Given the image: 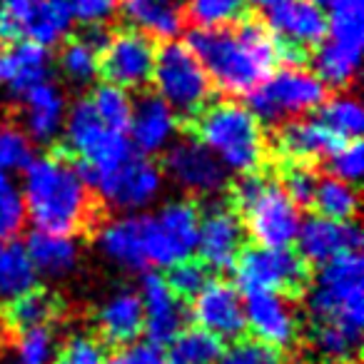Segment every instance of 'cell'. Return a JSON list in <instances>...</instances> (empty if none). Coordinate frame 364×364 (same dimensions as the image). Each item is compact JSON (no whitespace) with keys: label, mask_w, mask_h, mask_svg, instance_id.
I'll return each instance as SVG.
<instances>
[{"label":"cell","mask_w":364,"mask_h":364,"mask_svg":"<svg viewBox=\"0 0 364 364\" xmlns=\"http://www.w3.org/2000/svg\"><path fill=\"white\" fill-rule=\"evenodd\" d=\"M232 203L242 215L245 232L257 242V247L284 250L294 242L302 225L299 205L292 203L277 180L259 172L240 175L232 190Z\"/></svg>","instance_id":"5b68a950"},{"label":"cell","mask_w":364,"mask_h":364,"mask_svg":"<svg viewBox=\"0 0 364 364\" xmlns=\"http://www.w3.org/2000/svg\"><path fill=\"white\" fill-rule=\"evenodd\" d=\"M90 107L95 110V115L105 122L112 130L127 132L132 115V97L125 87H117L112 82H102L92 90L90 95Z\"/></svg>","instance_id":"d590c367"},{"label":"cell","mask_w":364,"mask_h":364,"mask_svg":"<svg viewBox=\"0 0 364 364\" xmlns=\"http://www.w3.org/2000/svg\"><path fill=\"white\" fill-rule=\"evenodd\" d=\"M95 250L115 264L117 269L127 272H142L147 269L145 237H142L140 215H115L105 220L95 232Z\"/></svg>","instance_id":"7402d4cb"},{"label":"cell","mask_w":364,"mask_h":364,"mask_svg":"<svg viewBox=\"0 0 364 364\" xmlns=\"http://www.w3.org/2000/svg\"><path fill=\"white\" fill-rule=\"evenodd\" d=\"M319 110V122L337 137L339 142L347 140H359V135L364 132V107L349 92H339L334 97H327Z\"/></svg>","instance_id":"1f68e13d"},{"label":"cell","mask_w":364,"mask_h":364,"mask_svg":"<svg viewBox=\"0 0 364 364\" xmlns=\"http://www.w3.org/2000/svg\"><path fill=\"white\" fill-rule=\"evenodd\" d=\"M250 11L247 0H188V11L198 28H230L245 21V13Z\"/></svg>","instance_id":"8d00e7d4"},{"label":"cell","mask_w":364,"mask_h":364,"mask_svg":"<svg viewBox=\"0 0 364 364\" xmlns=\"http://www.w3.org/2000/svg\"><path fill=\"white\" fill-rule=\"evenodd\" d=\"M142 302V332H145L147 342L157 344H170L177 337V332L185 329V299H180L167 279L157 272H145L140 277V287H137Z\"/></svg>","instance_id":"ac0fdd59"},{"label":"cell","mask_w":364,"mask_h":364,"mask_svg":"<svg viewBox=\"0 0 364 364\" xmlns=\"http://www.w3.org/2000/svg\"><path fill=\"white\" fill-rule=\"evenodd\" d=\"M26 203L21 185L0 172V242H11L26 228Z\"/></svg>","instance_id":"74e56055"},{"label":"cell","mask_w":364,"mask_h":364,"mask_svg":"<svg viewBox=\"0 0 364 364\" xmlns=\"http://www.w3.org/2000/svg\"><path fill=\"white\" fill-rule=\"evenodd\" d=\"M33 157V142L23 127L0 120V172L11 175L28 165Z\"/></svg>","instance_id":"60d3db41"},{"label":"cell","mask_w":364,"mask_h":364,"mask_svg":"<svg viewBox=\"0 0 364 364\" xmlns=\"http://www.w3.org/2000/svg\"><path fill=\"white\" fill-rule=\"evenodd\" d=\"M142 237H145L147 264L172 267L193 259L198 247L200 210L190 200H167L157 205L155 213L140 215Z\"/></svg>","instance_id":"30bf717a"},{"label":"cell","mask_w":364,"mask_h":364,"mask_svg":"<svg viewBox=\"0 0 364 364\" xmlns=\"http://www.w3.org/2000/svg\"><path fill=\"white\" fill-rule=\"evenodd\" d=\"M180 115L157 95H142L132 100V115L127 125V140L142 157L165 152L177 140Z\"/></svg>","instance_id":"44dd1931"},{"label":"cell","mask_w":364,"mask_h":364,"mask_svg":"<svg viewBox=\"0 0 364 364\" xmlns=\"http://www.w3.org/2000/svg\"><path fill=\"white\" fill-rule=\"evenodd\" d=\"M312 205L319 218L349 223V220H354V215H357V210H359V193L349 182H342V180H337V177L327 175V177H322V180H317Z\"/></svg>","instance_id":"e575fe53"},{"label":"cell","mask_w":364,"mask_h":364,"mask_svg":"<svg viewBox=\"0 0 364 364\" xmlns=\"http://www.w3.org/2000/svg\"><path fill=\"white\" fill-rule=\"evenodd\" d=\"M245 329L269 347L289 349L299 339L302 319L289 294L252 292L245 294Z\"/></svg>","instance_id":"2e32d148"},{"label":"cell","mask_w":364,"mask_h":364,"mask_svg":"<svg viewBox=\"0 0 364 364\" xmlns=\"http://www.w3.org/2000/svg\"><path fill=\"white\" fill-rule=\"evenodd\" d=\"M165 357L170 364H218L223 357V339L200 327L182 329L167 344Z\"/></svg>","instance_id":"836d02e7"},{"label":"cell","mask_w":364,"mask_h":364,"mask_svg":"<svg viewBox=\"0 0 364 364\" xmlns=\"http://www.w3.org/2000/svg\"><path fill=\"white\" fill-rule=\"evenodd\" d=\"M36 269L28 252L16 240L0 242V304H11L21 294L36 289Z\"/></svg>","instance_id":"4dcf8cb0"},{"label":"cell","mask_w":364,"mask_h":364,"mask_svg":"<svg viewBox=\"0 0 364 364\" xmlns=\"http://www.w3.org/2000/svg\"><path fill=\"white\" fill-rule=\"evenodd\" d=\"M102 43H105V38L100 36V28H92L87 36L63 43L60 55H58V68L70 85L85 87L95 82V77L100 75Z\"/></svg>","instance_id":"f546056e"},{"label":"cell","mask_w":364,"mask_h":364,"mask_svg":"<svg viewBox=\"0 0 364 364\" xmlns=\"http://www.w3.org/2000/svg\"><path fill=\"white\" fill-rule=\"evenodd\" d=\"M339 140L319 122V117H297L279 127L277 152L289 162L307 165L312 160L327 157Z\"/></svg>","instance_id":"83f0119b"},{"label":"cell","mask_w":364,"mask_h":364,"mask_svg":"<svg viewBox=\"0 0 364 364\" xmlns=\"http://www.w3.org/2000/svg\"><path fill=\"white\" fill-rule=\"evenodd\" d=\"M63 137L70 155L77 160V170L85 177L87 188L135 155L127 132L107 127L87 100H77L73 107H68Z\"/></svg>","instance_id":"52a82bcc"},{"label":"cell","mask_w":364,"mask_h":364,"mask_svg":"<svg viewBox=\"0 0 364 364\" xmlns=\"http://www.w3.org/2000/svg\"><path fill=\"white\" fill-rule=\"evenodd\" d=\"M26 13L28 0H0V41H26Z\"/></svg>","instance_id":"7dc6e473"},{"label":"cell","mask_w":364,"mask_h":364,"mask_svg":"<svg viewBox=\"0 0 364 364\" xmlns=\"http://www.w3.org/2000/svg\"><path fill=\"white\" fill-rule=\"evenodd\" d=\"M107 349L97 337L75 332L58 344L50 364H107Z\"/></svg>","instance_id":"ab89813d"},{"label":"cell","mask_w":364,"mask_h":364,"mask_svg":"<svg viewBox=\"0 0 364 364\" xmlns=\"http://www.w3.org/2000/svg\"><path fill=\"white\" fill-rule=\"evenodd\" d=\"M107 364H170L157 344L152 342H132L120 347V352L110 359Z\"/></svg>","instance_id":"c3c4849f"},{"label":"cell","mask_w":364,"mask_h":364,"mask_svg":"<svg viewBox=\"0 0 364 364\" xmlns=\"http://www.w3.org/2000/svg\"><path fill=\"white\" fill-rule=\"evenodd\" d=\"M309 344L324 364H354L364 329V262L349 252L319 264L307 289Z\"/></svg>","instance_id":"6da1fadb"},{"label":"cell","mask_w":364,"mask_h":364,"mask_svg":"<svg viewBox=\"0 0 364 364\" xmlns=\"http://www.w3.org/2000/svg\"><path fill=\"white\" fill-rule=\"evenodd\" d=\"M150 82L177 115L195 117L213 97V82L188 43L170 41L157 50Z\"/></svg>","instance_id":"9c48e42d"},{"label":"cell","mask_w":364,"mask_h":364,"mask_svg":"<svg viewBox=\"0 0 364 364\" xmlns=\"http://www.w3.org/2000/svg\"><path fill=\"white\" fill-rule=\"evenodd\" d=\"M23 105V132L31 137V142L58 140L63 135V125L68 117V97L53 80H46L28 90L21 97Z\"/></svg>","instance_id":"cb8c5ba5"},{"label":"cell","mask_w":364,"mask_h":364,"mask_svg":"<svg viewBox=\"0 0 364 364\" xmlns=\"http://www.w3.org/2000/svg\"><path fill=\"white\" fill-rule=\"evenodd\" d=\"M264 18L279 46V58H287L289 65H299L304 53L327 36V18L314 0H284Z\"/></svg>","instance_id":"9a60e30c"},{"label":"cell","mask_w":364,"mask_h":364,"mask_svg":"<svg viewBox=\"0 0 364 364\" xmlns=\"http://www.w3.org/2000/svg\"><path fill=\"white\" fill-rule=\"evenodd\" d=\"M155 58L157 48L150 38L132 28H122L102 43L100 73L105 75V82L125 90H140L152 80Z\"/></svg>","instance_id":"5bb4252c"},{"label":"cell","mask_w":364,"mask_h":364,"mask_svg":"<svg viewBox=\"0 0 364 364\" xmlns=\"http://www.w3.org/2000/svg\"><path fill=\"white\" fill-rule=\"evenodd\" d=\"M23 247H26L28 259L38 277L53 279V282L70 277L80 264V245H77L75 235L36 230Z\"/></svg>","instance_id":"4316f807"},{"label":"cell","mask_w":364,"mask_h":364,"mask_svg":"<svg viewBox=\"0 0 364 364\" xmlns=\"http://www.w3.org/2000/svg\"><path fill=\"white\" fill-rule=\"evenodd\" d=\"M218 364H287L282 349L269 347L259 339H235L228 349H223V357Z\"/></svg>","instance_id":"7bdbcfd3"},{"label":"cell","mask_w":364,"mask_h":364,"mask_svg":"<svg viewBox=\"0 0 364 364\" xmlns=\"http://www.w3.org/2000/svg\"><path fill=\"white\" fill-rule=\"evenodd\" d=\"M250 110L264 125H284L297 117H307L327 100V87L307 68L284 65L272 70L252 92Z\"/></svg>","instance_id":"ba28073f"},{"label":"cell","mask_w":364,"mask_h":364,"mask_svg":"<svg viewBox=\"0 0 364 364\" xmlns=\"http://www.w3.org/2000/svg\"><path fill=\"white\" fill-rule=\"evenodd\" d=\"M193 299V317L200 329L218 339H240L245 332V299L235 284L208 279Z\"/></svg>","instance_id":"d6986e66"},{"label":"cell","mask_w":364,"mask_h":364,"mask_svg":"<svg viewBox=\"0 0 364 364\" xmlns=\"http://www.w3.org/2000/svg\"><path fill=\"white\" fill-rule=\"evenodd\" d=\"M162 188H165L162 170L150 157H142L137 152L90 185V190H95L112 210L122 215L150 210L160 200Z\"/></svg>","instance_id":"7c38bea8"},{"label":"cell","mask_w":364,"mask_h":364,"mask_svg":"<svg viewBox=\"0 0 364 364\" xmlns=\"http://www.w3.org/2000/svg\"><path fill=\"white\" fill-rule=\"evenodd\" d=\"M120 16L132 31L150 41H175L185 28V8L180 0H117Z\"/></svg>","instance_id":"484cf974"},{"label":"cell","mask_w":364,"mask_h":364,"mask_svg":"<svg viewBox=\"0 0 364 364\" xmlns=\"http://www.w3.org/2000/svg\"><path fill=\"white\" fill-rule=\"evenodd\" d=\"M53 58L48 48L21 41L13 48H0V90L21 100L28 90L50 80Z\"/></svg>","instance_id":"603a6c76"},{"label":"cell","mask_w":364,"mask_h":364,"mask_svg":"<svg viewBox=\"0 0 364 364\" xmlns=\"http://www.w3.org/2000/svg\"><path fill=\"white\" fill-rule=\"evenodd\" d=\"M26 218L43 232L77 235L92 215V198L77 165L60 155L31 157L21 180Z\"/></svg>","instance_id":"3957f363"},{"label":"cell","mask_w":364,"mask_h":364,"mask_svg":"<svg viewBox=\"0 0 364 364\" xmlns=\"http://www.w3.org/2000/svg\"><path fill=\"white\" fill-rule=\"evenodd\" d=\"M167 284L172 287V292L180 299H190L205 287L208 282V267L203 262H193V259H185V262H177L170 267L167 274Z\"/></svg>","instance_id":"ee69618b"},{"label":"cell","mask_w":364,"mask_h":364,"mask_svg":"<svg viewBox=\"0 0 364 364\" xmlns=\"http://www.w3.org/2000/svg\"><path fill=\"white\" fill-rule=\"evenodd\" d=\"M235 282L245 294L297 292L307 284V262L294 250L247 247L235 259Z\"/></svg>","instance_id":"8fae6325"},{"label":"cell","mask_w":364,"mask_h":364,"mask_svg":"<svg viewBox=\"0 0 364 364\" xmlns=\"http://www.w3.org/2000/svg\"><path fill=\"white\" fill-rule=\"evenodd\" d=\"M65 3L75 23H82L90 31L110 23L112 16L117 13V0H65Z\"/></svg>","instance_id":"bcb514c9"},{"label":"cell","mask_w":364,"mask_h":364,"mask_svg":"<svg viewBox=\"0 0 364 364\" xmlns=\"http://www.w3.org/2000/svg\"><path fill=\"white\" fill-rule=\"evenodd\" d=\"M327 167L329 177H337L349 185H357L362 180L364 172V147L359 140H347L339 142L332 152L327 155Z\"/></svg>","instance_id":"b9f144b4"},{"label":"cell","mask_w":364,"mask_h":364,"mask_svg":"<svg viewBox=\"0 0 364 364\" xmlns=\"http://www.w3.org/2000/svg\"><path fill=\"white\" fill-rule=\"evenodd\" d=\"M242 245L245 225L240 220L237 210L225 203H215L205 213H200L195 255H200V262L205 267L215 269V272L232 267L237 255L242 252Z\"/></svg>","instance_id":"e0dca14e"},{"label":"cell","mask_w":364,"mask_h":364,"mask_svg":"<svg viewBox=\"0 0 364 364\" xmlns=\"http://www.w3.org/2000/svg\"><path fill=\"white\" fill-rule=\"evenodd\" d=\"M327 36L314 53V75L324 87L344 90L359 73L364 46V0H327Z\"/></svg>","instance_id":"8992f818"},{"label":"cell","mask_w":364,"mask_h":364,"mask_svg":"<svg viewBox=\"0 0 364 364\" xmlns=\"http://www.w3.org/2000/svg\"><path fill=\"white\" fill-rule=\"evenodd\" d=\"M58 349L53 327L21 329L16 337V364H50Z\"/></svg>","instance_id":"f35d334b"},{"label":"cell","mask_w":364,"mask_h":364,"mask_svg":"<svg viewBox=\"0 0 364 364\" xmlns=\"http://www.w3.org/2000/svg\"><path fill=\"white\" fill-rule=\"evenodd\" d=\"M195 137L235 175L259 172L267 157L264 127L247 105L225 100L210 102L198 112Z\"/></svg>","instance_id":"277c9868"},{"label":"cell","mask_w":364,"mask_h":364,"mask_svg":"<svg viewBox=\"0 0 364 364\" xmlns=\"http://www.w3.org/2000/svg\"><path fill=\"white\" fill-rule=\"evenodd\" d=\"M60 314V299L46 289H31L8 304V324L16 332L33 327H50Z\"/></svg>","instance_id":"d6a6232c"},{"label":"cell","mask_w":364,"mask_h":364,"mask_svg":"<svg viewBox=\"0 0 364 364\" xmlns=\"http://www.w3.org/2000/svg\"><path fill=\"white\" fill-rule=\"evenodd\" d=\"M95 329L102 344H125L137 342L142 334V302L137 289L120 287L110 292L95 309Z\"/></svg>","instance_id":"d4e9b609"},{"label":"cell","mask_w":364,"mask_h":364,"mask_svg":"<svg viewBox=\"0 0 364 364\" xmlns=\"http://www.w3.org/2000/svg\"><path fill=\"white\" fill-rule=\"evenodd\" d=\"M294 242H297V255L304 262L327 264L332 259L342 257V255L359 252L362 230L354 220L339 223V220L312 215V218L302 220Z\"/></svg>","instance_id":"ffe728a7"},{"label":"cell","mask_w":364,"mask_h":364,"mask_svg":"<svg viewBox=\"0 0 364 364\" xmlns=\"http://www.w3.org/2000/svg\"><path fill=\"white\" fill-rule=\"evenodd\" d=\"M188 46L203 63L210 82L235 97L250 95L282 60L272 33L247 21L230 28H198L190 33Z\"/></svg>","instance_id":"7a4b0ae2"},{"label":"cell","mask_w":364,"mask_h":364,"mask_svg":"<svg viewBox=\"0 0 364 364\" xmlns=\"http://www.w3.org/2000/svg\"><path fill=\"white\" fill-rule=\"evenodd\" d=\"M160 170L177 190L195 195V198L220 195L228 188L230 175L198 137H185V140L172 142L165 150V162Z\"/></svg>","instance_id":"4fadbf2b"},{"label":"cell","mask_w":364,"mask_h":364,"mask_svg":"<svg viewBox=\"0 0 364 364\" xmlns=\"http://www.w3.org/2000/svg\"><path fill=\"white\" fill-rule=\"evenodd\" d=\"M247 3L257 8L259 13H264V16H267L269 11H274V8H277L279 3H284V0H247Z\"/></svg>","instance_id":"681fc988"},{"label":"cell","mask_w":364,"mask_h":364,"mask_svg":"<svg viewBox=\"0 0 364 364\" xmlns=\"http://www.w3.org/2000/svg\"><path fill=\"white\" fill-rule=\"evenodd\" d=\"M317 180L319 177L309 170L307 165H299V162H292V165L284 170L282 175V190L292 198V203H297L299 208L302 205H312V195L314 188H317Z\"/></svg>","instance_id":"f6af8a7d"},{"label":"cell","mask_w":364,"mask_h":364,"mask_svg":"<svg viewBox=\"0 0 364 364\" xmlns=\"http://www.w3.org/2000/svg\"><path fill=\"white\" fill-rule=\"evenodd\" d=\"M75 18L65 0H28L26 41L41 48L60 46L70 38Z\"/></svg>","instance_id":"f1b7e54d"}]
</instances>
